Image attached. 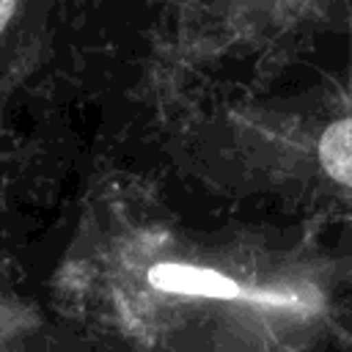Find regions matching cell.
<instances>
[{
  "label": "cell",
  "mask_w": 352,
  "mask_h": 352,
  "mask_svg": "<svg viewBox=\"0 0 352 352\" xmlns=\"http://www.w3.org/2000/svg\"><path fill=\"white\" fill-rule=\"evenodd\" d=\"M148 280L162 292L176 294H192V297H214V300H234L242 294V289L226 278L223 272L206 270V267H190L176 261H162L151 267Z\"/></svg>",
  "instance_id": "1"
},
{
  "label": "cell",
  "mask_w": 352,
  "mask_h": 352,
  "mask_svg": "<svg viewBox=\"0 0 352 352\" xmlns=\"http://www.w3.org/2000/svg\"><path fill=\"white\" fill-rule=\"evenodd\" d=\"M319 160L330 179L352 187V118L327 126L319 140Z\"/></svg>",
  "instance_id": "2"
},
{
  "label": "cell",
  "mask_w": 352,
  "mask_h": 352,
  "mask_svg": "<svg viewBox=\"0 0 352 352\" xmlns=\"http://www.w3.org/2000/svg\"><path fill=\"white\" fill-rule=\"evenodd\" d=\"M14 8H16V0H0V30L8 25V19H11Z\"/></svg>",
  "instance_id": "3"
}]
</instances>
